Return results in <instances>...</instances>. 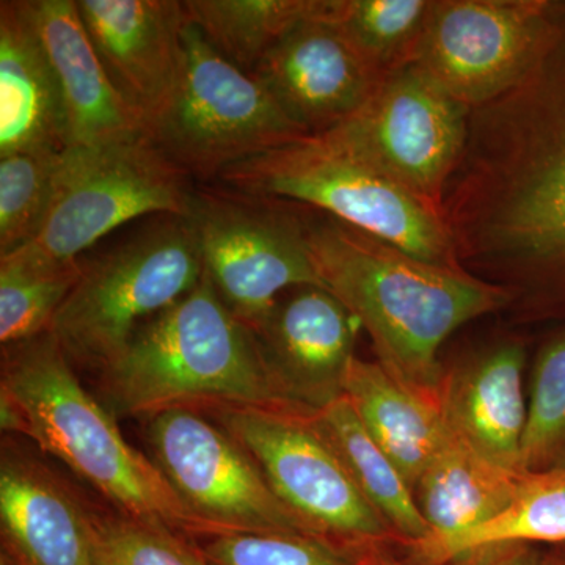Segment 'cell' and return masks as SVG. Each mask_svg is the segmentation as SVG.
<instances>
[{"label": "cell", "instance_id": "14", "mask_svg": "<svg viewBox=\"0 0 565 565\" xmlns=\"http://www.w3.org/2000/svg\"><path fill=\"white\" fill-rule=\"evenodd\" d=\"M247 327L267 377L286 403L316 414L344 396L362 326L329 289H289Z\"/></svg>", "mask_w": 565, "mask_h": 565}, {"label": "cell", "instance_id": "7", "mask_svg": "<svg viewBox=\"0 0 565 565\" xmlns=\"http://www.w3.org/2000/svg\"><path fill=\"white\" fill-rule=\"evenodd\" d=\"M148 136L185 173L207 178L308 134L188 20L177 87Z\"/></svg>", "mask_w": 565, "mask_h": 565}, {"label": "cell", "instance_id": "25", "mask_svg": "<svg viewBox=\"0 0 565 565\" xmlns=\"http://www.w3.org/2000/svg\"><path fill=\"white\" fill-rule=\"evenodd\" d=\"M188 20L226 61L252 73L297 22L326 13L329 0H185Z\"/></svg>", "mask_w": 565, "mask_h": 565}, {"label": "cell", "instance_id": "20", "mask_svg": "<svg viewBox=\"0 0 565 565\" xmlns=\"http://www.w3.org/2000/svg\"><path fill=\"white\" fill-rule=\"evenodd\" d=\"M68 147L61 87L29 0L0 3V158Z\"/></svg>", "mask_w": 565, "mask_h": 565}, {"label": "cell", "instance_id": "23", "mask_svg": "<svg viewBox=\"0 0 565 565\" xmlns=\"http://www.w3.org/2000/svg\"><path fill=\"white\" fill-rule=\"evenodd\" d=\"M537 544L565 545V470L523 475L514 501L473 530L403 545L416 565H448L492 546Z\"/></svg>", "mask_w": 565, "mask_h": 565}, {"label": "cell", "instance_id": "27", "mask_svg": "<svg viewBox=\"0 0 565 565\" xmlns=\"http://www.w3.org/2000/svg\"><path fill=\"white\" fill-rule=\"evenodd\" d=\"M430 6L433 0H329L323 20L384 76L412 62Z\"/></svg>", "mask_w": 565, "mask_h": 565}, {"label": "cell", "instance_id": "22", "mask_svg": "<svg viewBox=\"0 0 565 565\" xmlns=\"http://www.w3.org/2000/svg\"><path fill=\"white\" fill-rule=\"evenodd\" d=\"M522 478L452 437L414 487L427 537H451L489 522L514 501Z\"/></svg>", "mask_w": 565, "mask_h": 565}, {"label": "cell", "instance_id": "1", "mask_svg": "<svg viewBox=\"0 0 565 565\" xmlns=\"http://www.w3.org/2000/svg\"><path fill=\"white\" fill-rule=\"evenodd\" d=\"M440 214L460 269L508 308L565 302V3L525 79L471 109Z\"/></svg>", "mask_w": 565, "mask_h": 565}, {"label": "cell", "instance_id": "31", "mask_svg": "<svg viewBox=\"0 0 565 565\" xmlns=\"http://www.w3.org/2000/svg\"><path fill=\"white\" fill-rule=\"evenodd\" d=\"M104 565H210L192 539L158 523L99 514Z\"/></svg>", "mask_w": 565, "mask_h": 565}, {"label": "cell", "instance_id": "18", "mask_svg": "<svg viewBox=\"0 0 565 565\" xmlns=\"http://www.w3.org/2000/svg\"><path fill=\"white\" fill-rule=\"evenodd\" d=\"M525 345L503 341L446 373L440 394V411L449 434L476 455L515 475H525Z\"/></svg>", "mask_w": 565, "mask_h": 565}, {"label": "cell", "instance_id": "2", "mask_svg": "<svg viewBox=\"0 0 565 565\" xmlns=\"http://www.w3.org/2000/svg\"><path fill=\"white\" fill-rule=\"evenodd\" d=\"M319 280L373 341L377 363L440 405L441 345L465 323L509 307L503 289L422 262L333 221L305 223Z\"/></svg>", "mask_w": 565, "mask_h": 565}, {"label": "cell", "instance_id": "33", "mask_svg": "<svg viewBox=\"0 0 565 565\" xmlns=\"http://www.w3.org/2000/svg\"><path fill=\"white\" fill-rule=\"evenodd\" d=\"M371 565H416L414 563H404V561L396 559V557L386 555L384 548H377L374 552Z\"/></svg>", "mask_w": 565, "mask_h": 565}, {"label": "cell", "instance_id": "34", "mask_svg": "<svg viewBox=\"0 0 565 565\" xmlns=\"http://www.w3.org/2000/svg\"><path fill=\"white\" fill-rule=\"evenodd\" d=\"M550 559H552L553 565H565V545H559L556 550H553L550 553Z\"/></svg>", "mask_w": 565, "mask_h": 565}, {"label": "cell", "instance_id": "15", "mask_svg": "<svg viewBox=\"0 0 565 565\" xmlns=\"http://www.w3.org/2000/svg\"><path fill=\"white\" fill-rule=\"evenodd\" d=\"M326 13L292 25L250 73L308 136L348 120L381 79Z\"/></svg>", "mask_w": 565, "mask_h": 565}, {"label": "cell", "instance_id": "13", "mask_svg": "<svg viewBox=\"0 0 565 565\" xmlns=\"http://www.w3.org/2000/svg\"><path fill=\"white\" fill-rule=\"evenodd\" d=\"M189 218L204 274L245 326L258 321L289 289L323 286L308 250L307 226L274 210L269 199L195 191Z\"/></svg>", "mask_w": 565, "mask_h": 565}, {"label": "cell", "instance_id": "11", "mask_svg": "<svg viewBox=\"0 0 565 565\" xmlns=\"http://www.w3.org/2000/svg\"><path fill=\"white\" fill-rule=\"evenodd\" d=\"M548 0H433L412 62L475 109L520 84L555 31Z\"/></svg>", "mask_w": 565, "mask_h": 565}, {"label": "cell", "instance_id": "26", "mask_svg": "<svg viewBox=\"0 0 565 565\" xmlns=\"http://www.w3.org/2000/svg\"><path fill=\"white\" fill-rule=\"evenodd\" d=\"M84 263H54L18 248L0 256V341L3 349L50 332L79 280Z\"/></svg>", "mask_w": 565, "mask_h": 565}, {"label": "cell", "instance_id": "32", "mask_svg": "<svg viewBox=\"0 0 565 565\" xmlns=\"http://www.w3.org/2000/svg\"><path fill=\"white\" fill-rule=\"evenodd\" d=\"M449 565H553L534 545H504L481 550Z\"/></svg>", "mask_w": 565, "mask_h": 565}, {"label": "cell", "instance_id": "29", "mask_svg": "<svg viewBox=\"0 0 565 565\" xmlns=\"http://www.w3.org/2000/svg\"><path fill=\"white\" fill-rule=\"evenodd\" d=\"M555 470H565V332L535 359L522 446L523 473Z\"/></svg>", "mask_w": 565, "mask_h": 565}, {"label": "cell", "instance_id": "28", "mask_svg": "<svg viewBox=\"0 0 565 565\" xmlns=\"http://www.w3.org/2000/svg\"><path fill=\"white\" fill-rule=\"evenodd\" d=\"M193 542L210 565H371L377 550L300 533H218Z\"/></svg>", "mask_w": 565, "mask_h": 565}, {"label": "cell", "instance_id": "16", "mask_svg": "<svg viewBox=\"0 0 565 565\" xmlns=\"http://www.w3.org/2000/svg\"><path fill=\"white\" fill-rule=\"evenodd\" d=\"M0 533L18 565H104L98 512L10 435L0 455Z\"/></svg>", "mask_w": 565, "mask_h": 565}, {"label": "cell", "instance_id": "9", "mask_svg": "<svg viewBox=\"0 0 565 565\" xmlns=\"http://www.w3.org/2000/svg\"><path fill=\"white\" fill-rule=\"evenodd\" d=\"M222 426L263 471L275 494L315 534L362 548L399 541L364 498L310 412L218 404L196 408Z\"/></svg>", "mask_w": 565, "mask_h": 565}, {"label": "cell", "instance_id": "24", "mask_svg": "<svg viewBox=\"0 0 565 565\" xmlns=\"http://www.w3.org/2000/svg\"><path fill=\"white\" fill-rule=\"evenodd\" d=\"M316 426L337 449L355 484L388 523L401 544L422 541L429 526L399 468L375 444L345 397L313 414Z\"/></svg>", "mask_w": 565, "mask_h": 565}, {"label": "cell", "instance_id": "10", "mask_svg": "<svg viewBox=\"0 0 565 565\" xmlns=\"http://www.w3.org/2000/svg\"><path fill=\"white\" fill-rule=\"evenodd\" d=\"M470 114V107L407 63L381 76L348 120L318 136L370 162L440 212L467 145Z\"/></svg>", "mask_w": 565, "mask_h": 565}, {"label": "cell", "instance_id": "5", "mask_svg": "<svg viewBox=\"0 0 565 565\" xmlns=\"http://www.w3.org/2000/svg\"><path fill=\"white\" fill-rule=\"evenodd\" d=\"M218 178L248 195L308 204L422 262L462 270L440 212L326 137H300Z\"/></svg>", "mask_w": 565, "mask_h": 565}, {"label": "cell", "instance_id": "30", "mask_svg": "<svg viewBox=\"0 0 565 565\" xmlns=\"http://www.w3.org/2000/svg\"><path fill=\"white\" fill-rule=\"evenodd\" d=\"M62 151L17 152L0 158V256L39 236L54 195Z\"/></svg>", "mask_w": 565, "mask_h": 565}, {"label": "cell", "instance_id": "6", "mask_svg": "<svg viewBox=\"0 0 565 565\" xmlns=\"http://www.w3.org/2000/svg\"><path fill=\"white\" fill-rule=\"evenodd\" d=\"M203 275L191 218L169 215L84 263L47 333L71 363L103 373L145 323L192 292Z\"/></svg>", "mask_w": 565, "mask_h": 565}, {"label": "cell", "instance_id": "8", "mask_svg": "<svg viewBox=\"0 0 565 565\" xmlns=\"http://www.w3.org/2000/svg\"><path fill=\"white\" fill-rule=\"evenodd\" d=\"M193 193L189 174L150 136L66 148L43 228L22 248L54 263L81 262L82 253L134 218L189 217Z\"/></svg>", "mask_w": 565, "mask_h": 565}, {"label": "cell", "instance_id": "17", "mask_svg": "<svg viewBox=\"0 0 565 565\" xmlns=\"http://www.w3.org/2000/svg\"><path fill=\"white\" fill-rule=\"evenodd\" d=\"M107 76L150 128L172 98L182 63L184 3L177 0H77Z\"/></svg>", "mask_w": 565, "mask_h": 565}, {"label": "cell", "instance_id": "3", "mask_svg": "<svg viewBox=\"0 0 565 565\" xmlns=\"http://www.w3.org/2000/svg\"><path fill=\"white\" fill-rule=\"evenodd\" d=\"M0 426L3 434L25 435L61 460L118 514L158 523L192 541L211 534L154 460L125 440L111 412L82 386L50 333L3 349Z\"/></svg>", "mask_w": 565, "mask_h": 565}, {"label": "cell", "instance_id": "4", "mask_svg": "<svg viewBox=\"0 0 565 565\" xmlns=\"http://www.w3.org/2000/svg\"><path fill=\"white\" fill-rule=\"evenodd\" d=\"M103 386L111 412L125 416L151 418L169 408L218 404L299 411L274 388L250 330L206 274L180 302L141 327L103 371Z\"/></svg>", "mask_w": 565, "mask_h": 565}, {"label": "cell", "instance_id": "19", "mask_svg": "<svg viewBox=\"0 0 565 565\" xmlns=\"http://www.w3.org/2000/svg\"><path fill=\"white\" fill-rule=\"evenodd\" d=\"M66 115L68 147L87 148L148 136L147 125L114 87L93 50L77 0H29Z\"/></svg>", "mask_w": 565, "mask_h": 565}, {"label": "cell", "instance_id": "12", "mask_svg": "<svg viewBox=\"0 0 565 565\" xmlns=\"http://www.w3.org/2000/svg\"><path fill=\"white\" fill-rule=\"evenodd\" d=\"M147 435L152 460L211 534L318 535L275 494L243 446L203 412L163 411L148 418Z\"/></svg>", "mask_w": 565, "mask_h": 565}, {"label": "cell", "instance_id": "21", "mask_svg": "<svg viewBox=\"0 0 565 565\" xmlns=\"http://www.w3.org/2000/svg\"><path fill=\"white\" fill-rule=\"evenodd\" d=\"M344 397L414 490L452 438L440 405L401 384L382 364L359 359L345 379Z\"/></svg>", "mask_w": 565, "mask_h": 565}, {"label": "cell", "instance_id": "35", "mask_svg": "<svg viewBox=\"0 0 565 565\" xmlns=\"http://www.w3.org/2000/svg\"><path fill=\"white\" fill-rule=\"evenodd\" d=\"M0 565H18L17 561L13 559L7 552H0Z\"/></svg>", "mask_w": 565, "mask_h": 565}]
</instances>
